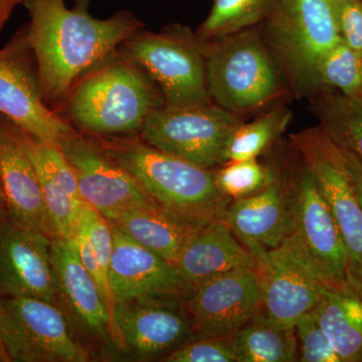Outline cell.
I'll list each match as a JSON object with an SVG mask.
<instances>
[{"mask_svg":"<svg viewBox=\"0 0 362 362\" xmlns=\"http://www.w3.org/2000/svg\"><path fill=\"white\" fill-rule=\"evenodd\" d=\"M202 42L183 26H169L161 33L143 28L124 40L119 49L148 74L166 106H202L211 101Z\"/></svg>","mask_w":362,"mask_h":362,"instance_id":"277c9868","label":"cell"},{"mask_svg":"<svg viewBox=\"0 0 362 362\" xmlns=\"http://www.w3.org/2000/svg\"><path fill=\"white\" fill-rule=\"evenodd\" d=\"M315 83L337 88L346 96H362V54L340 40L317 64Z\"/></svg>","mask_w":362,"mask_h":362,"instance_id":"83f0119b","label":"cell"},{"mask_svg":"<svg viewBox=\"0 0 362 362\" xmlns=\"http://www.w3.org/2000/svg\"><path fill=\"white\" fill-rule=\"evenodd\" d=\"M223 221L256 259L277 249L289 228V204L285 182L277 176L257 194L235 199L226 207Z\"/></svg>","mask_w":362,"mask_h":362,"instance_id":"d6986e66","label":"cell"},{"mask_svg":"<svg viewBox=\"0 0 362 362\" xmlns=\"http://www.w3.org/2000/svg\"><path fill=\"white\" fill-rule=\"evenodd\" d=\"M267 18L272 45L294 80L316 84L317 64L341 40L331 0H277Z\"/></svg>","mask_w":362,"mask_h":362,"instance_id":"30bf717a","label":"cell"},{"mask_svg":"<svg viewBox=\"0 0 362 362\" xmlns=\"http://www.w3.org/2000/svg\"><path fill=\"white\" fill-rule=\"evenodd\" d=\"M262 285V315L294 327L313 310L327 284L301 256L287 245L270 250L258 261Z\"/></svg>","mask_w":362,"mask_h":362,"instance_id":"2e32d148","label":"cell"},{"mask_svg":"<svg viewBox=\"0 0 362 362\" xmlns=\"http://www.w3.org/2000/svg\"><path fill=\"white\" fill-rule=\"evenodd\" d=\"M240 123L230 111L211 104L163 105L150 114L139 137L160 151L211 168L226 163V145Z\"/></svg>","mask_w":362,"mask_h":362,"instance_id":"52a82bcc","label":"cell"},{"mask_svg":"<svg viewBox=\"0 0 362 362\" xmlns=\"http://www.w3.org/2000/svg\"><path fill=\"white\" fill-rule=\"evenodd\" d=\"M0 361L9 362L8 357H7L6 354V350H4V346H2L1 340H0Z\"/></svg>","mask_w":362,"mask_h":362,"instance_id":"d590c367","label":"cell"},{"mask_svg":"<svg viewBox=\"0 0 362 362\" xmlns=\"http://www.w3.org/2000/svg\"><path fill=\"white\" fill-rule=\"evenodd\" d=\"M299 361L341 362L313 310L303 314L294 325Z\"/></svg>","mask_w":362,"mask_h":362,"instance_id":"4dcf8cb0","label":"cell"},{"mask_svg":"<svg viewBox=\"0 0 362 362\" xmlns=\"http://www.w3.org/2000/svg\"><path fill=\"white\" fill-rule=\"evenodd\" d=\"M340 149H341L343 156H344L345 163H346L347 169H349L357 199H358L362 209V160L356 154L350 152L349 150L341 148V147H340Z\"/></svg>","mask_w":362,"mask_h":362,"instance_id":"d6a6232c","label":"cell"},{"mask_svg":"<svg viewBox=\"0 0 362 362\" xmlns=\"http://www.w3.org/2000/svg\"><path fill=\"white\" fill-rule=\"evenodd\" d=\"M59 147L77 177L81 199L109 221L140 207L160 206L96 140L75 132Z\"/></svg>","mask_w":362,"mask_h":362,"instance_id":"7c38bea8","label":"cell"},{"mask_svg":"<svg viewBox=\"0 0 362 362\" xmlns=\"http://www.w3.org/2000/svg\"><path fill=\"white\" fill-rule=\"evenodd\" d=\"M175 266L190 290L202 281L226 272L258 269L252 252L223 220L199 226Z\"/></svg>","mask_w":362,"mask_h":362,"instance_id":"44dd1931","label":"cell"},{"mask_svg":"<svg viewBox=\"0 0 362 362\" xmlns=\"http://www.w3.org/2000/svg\"><path fill=\"white\" fill-rule=\"evenodd\" d=\"M343 42L362 54L361 0H331Z\"/></svg>","mask_w":362,"mask_h":362,"instance_id":"1f68e13d","label":"cell"},{"mask_svg":"<svg viewBox=\"0 0 362 362\" xmlns=\"http://www.w3.org/2000/svg\"><path fill=\"white\" fill-rule=\"evenodd\" d=\"M0 115L40 141L59 145L77 132L42 100L26 26L0 49Z\"/></svg>","mask_w":362,"mask_h":362,"instance_id":"8fae6325","label":"cell"},{"mask_svg":"<svg viewBox=\"0 0 362 362\" xmlns=\"http://www.w3.org/2000/svg\"><path fill=\"white\" fill-rule=\"evenodd\" d=\"M30 16L28 44L39 71L45 104L59 114L78 81L137 30L144 28L132 11L121 9L106 20L90 13V0H23Z\"/></svg>","mask_w":362,"mask_h":362,"instance_id":"6da1fadb","label":"cell"},{"mask_svg":"<svg viewBox=\"0 0 362 362\" xmlns=\"http://www.w3.org/2000/svg\"><path fill=\"white\" fill-rule=\"evenodd\" d=\"M52 240L8 216L0 223V298L33 297L56 303Z\"/></svg>","mask_w":362,"mask_h":362,"instance_id":"e0dca14e","label":"cell"},{"mask_svg":"<svg viewBox=\"0 0 362 362\" xmlns=\"http://www.w3.org/2000/svg\"><path fill=\"white\" fill-rule=\"evenodd\" d=\"M110 223L173 265H176L188 240L202 226L161 206L140 207Z\"/></svg>","mask_w":362,"mask_h":362,"instance_id":"603a6c76","label":"cell"},{"mask_svg":"<svg viewBox=\"0 0 362 362\" xmlns=\"http://www.w3.org/2000/svg\"><path fill=\"white\" fill-rule=\"evenodd\" d=\"M51 261L56 303L65 312L74 329L121 350L110 313L81 261L75 240L52 239Z\"/></svg>","mask_w":362,"mask_h":362,"instance_id":"9a60e30c","label":"cell"},{"mask_svg":"<svg viewBox=\"0 0 362 362\" xmlns=\"http://www.w3.org/2000/svg\"><path fill=\"white\" fill-rule=\"evenodd\" d=\"M313 312L340 361L362 362L361 283L327 286Z\"/></svg>","mask_w":362,"mask_h":362,"instance_id":"7402d4cb","label":"cell"},{"mask_svg":"<svg viewBox=\"0 0 362 362\" xmlns=\"http://www.w3.org/2000/svg\"><path fill=\"white\" fill-rule=\"evenodd\" d=\"M275 173L257 158L228 161L214 171L216 187L228 199H244L259 192L275 180Z\"/></svg>","mask_w":362,"mask_h":362,"instance_id":"f1b7e54d","label":"cell"},{"mask_svg":"<svg viewBox=\"0 0 362 362\" xmlns=\"http://www.w3.org/2000/svg\"><path fill=\"white\" fill-rule=\"evenodd\" d=\"M240 362L299 361L294 327L259 314L233 333Z\"/></svg>","mask_w":362,"mask_h":362,"instance_id":"cb8c5ba5","label":"cell"},{"mask_svg":"<svg viewBox=\"0 0 362 362\" xmlns=\"http://www.w3.org/2000/svg\"><path fill=\"white\" fill-rule=\"evenodd\" d=\"M233 333L188 340L164 357L163 361L240 362Z\"/></svg>","mask_w":362,"mask_h":362,"instance_id":"f546056e","label":"cell"},{"mask_svg":"<svg viewBox=\"0 0 362 362\" xmlns=\"http://www.w3.org/2000/svg\"><path fill=\"white\" fill-rule=\"evenodd\" d=\"M23 0H0V32L11 18L13 9Z\"/></svg>","mask_w":362,"mask_h":362,"instance_id":"836d02e7","label":"cell"},{"mask_svg":"<svg viewBox=\"0 0 362 362\" xmlns=\"http://www.w3.org/2000/svg\"><path fill=\"white\" fill-rule=\"evenodd\" d=\"M204 52L209 96L221 108L251 110L277 94V70L256 35H235Z\"/></svg>","mask_w":362,"mask_h":362,"instance_id":"ba28073f","label":"cell"},{"mask_svg":"<svg viewBox=\"0 0 362 362\" xmlns=\"http://www.w3.org/2000/svg\"><path fill=\"white\" fill-rule=\"evenodd\" d=\"M321 128L338 146L362 160V96L329 95L316 105Z\"/></svg>","mask_w":362,"mask_h":362,"instance_id":"d4e9b609","label":"cell"},{"mask_svg":"<svg viewBox=\"0 0 362 362\" xmlns=\"http://www.w3.org/2000/svg\"><path fill=\"white\" fill-rule=\"evenodd\" d=\"M291 142L341 233L349 252V280L362 285V209L341 149L321 127L292 135Z\"/></svg>","mask_w":362,"mask_h":362,"instance_id":"9c48e42d","label":"cell"},{"mask_svg":"<svg viewBox=\"0 0 362 362\" xmlns=\"http://www.w3.org/2000/svg\"><path fill=\"white\" fill-rule=\"evenodd\" d=\"M115 322L124 344L138 358L169 354L192 338L183 299L138 297L116 304Z\"/></svg>","mask_w":362,"mask_h":362,"instance_id":"5bb4252c","label":"cell"},{"mask_svg":"<svg viewBox=\"0 0 362 362\" xmlns=\"http://www.w3.org/2000/svg\"><path fill=\"white\" fill-rule=\"evenodd\" d=\"M277 0H214L211 13L199 26L197 37H223L268 18Z\"/></svg>","mask_w":362,"mask_h":362,"instance_id":"484cf974","label":"cell"},{"mask_svg":"<svg viewBox=\"0 0 362 362\" xmlns=\"http://www.w3.org/2000/svg\"><path fill=\"white\" fill-rule=\"evenodd\" d=\"M162 207L197 225L223 220L232 199L218 189L214 171L154 148L141 138H95Z\"/></svg>","mask_w":362,"mask_h":362,"instance_id":"3957f363","label":"cell"},{"mask_svg":"<svg viewBox=\"0 0 362 362\" xmlns=\"http://www.w3.org/2000/svg\"><path fill=\"white\" fill-rule=\"evenodd\" d=\"M285 185L289 228L283 244L301 256L328 286L349 282V252L313 177L303 165Z\"/></svg>","mask_w":362,"mask_h":362,"instance_id":"8992f818","label":"cell"},{"mask_svg":"<svg viewBox=\"0 0 362 362\" xmlns=\"http://www.w3.org/2000/svg\"><path fill=\"white\" fill-rule=\"evenodd\" d=\"M0 340L9 361H90L65 312L39 298H0Z\"/></svg>","mask_w":362,"mask_h":362,"instance_id":"5b68a950","label":"cell"},{"mask_svg":"<svg viewBox=\"0 0 362 362\" xmlns=\"http://www.w3.org/2000/svg\"><path fill=\"white\" fill-rule=\"evenodd\" d=\"M163 105L158 86L118 47L78 81L59 115L93 135L130 134Z\"/></svg>","mask_w":362,"mask_h":362,"instance_id":"7a4b0ae2","label":"cell"},{"mask_svg":"<svg viewBox=\"0 0 362 362\" xmlns=\"http://www.w3.org/2000/svg\"><path fill=\"white\" fill-rule=\"evenodd\" d=\"M290 119L289 110L279 108L251 123H240L226 145V162L257 158L284 132Z\"/></svg>","mask_w":362,"mask_h":362,"instance_id":"4316f807","label":"cell"},{"mask_svg":"<svg viewBox=\"0 0 362 362\" xmlns=\"http://www.w3.org/2000/svg\"><path fill=\"white\" fill-rule=\"evenodd\" d=\"M0 181L7 216L18 225L40 230L52 239L39 176L13 123L0 115Z\"/></svg>","mask_w":362,"mask_h":362,"instance_id":"ffe728a7","label":"cell"},{"mask_svg":"<svg viewBox=\"0 0 362 362\" xmlns=\"http://www.w3.org/2000/svg\"><path fill=\"white\" fill-rule=\"evenodd\" d=\"M192 338L232 334L262 314L258 269H239L206 279L183 299Z\"/></svg>","mask_w":362,"mask_h":362,"instance_id":"4fadbf2b","label":"cell"},{"mask_svg":"<svg viewBox=\"0 0 362 362\" xmlns=\"http://www.w3.org/2000/svg\"><path fill=\"white\" fill-rule=\"evenodd\" d=\"M111 226L110 283L116 304L138 297H187L189 286L175 265Z\"/></svg>","mask_w":362,"mask_h":362,"instance_id":"ac0fdd59","label":"cell"},{"mask_svg":"<svg viewBox=\"0 0 362 362\" xmlns=\"http://www.w3.org/2000/svg\"><path fill=\"white\" fill-rule=\"evenodd\" d=\"M7 218L6 199H4V192H2L1 181H0V223Z\"/></svg>","mask_w":362,"mask_h":362,"instance_id":"e575fe53","label":"cell"}]
</instances>
